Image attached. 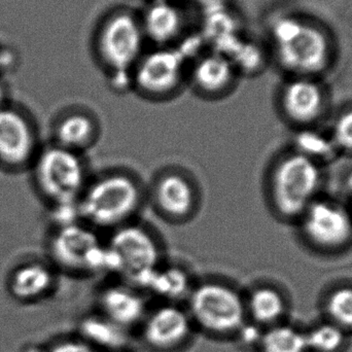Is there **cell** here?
Listing matches in <instances>:
<instances>
[{"label": "cell", "mask_w": 352, "mask_h": 352, "mask_svg": "<svg viewBox=\"0 0 352 352\" xmlns=\"http://www.w3.org/2000/svg\"><path fill=\"white\" fill-rule=\"evenodd\" d=\"M273 57L293 76L316 78L326 72L335 55L328 29L299 14L275 16L269 28Z\"/></svg>", "instance_id": "1"}, {"label": "cell", "mask_w": 352, "mask_h": 352, "mask_svg": "<svg viewBox=\"0 0 352 352\" xmlns=\"http://www.w3.org/2000/svg\"><path fill=\"white\" fill-rule=\"evenodd\" d=\"M146 45L140 14L131 8H113L98 23L94 55L118 92L131 89L132 72L148 50Z\"/></svg>", "instance_id": "2"}, {"label": "cell", "mask_w": 352, "mask_h": 352, "mask_svg": "<svg viewBox=\"0 0 352 352\" xmlns=\"http://www.w3.org/2000/svg\"><path fill=\"white\" fill-rule=\"evenodd\" d=\"M144 200V186L132 173L105 171L89 180L78 201V214L93 229L111 233L135 221Z\"/></svg>", "instance_id": "3"}, {"label": "cell", "mask_w": 352, "mask_h": 352, "mask_svg": "<svg viewBox=\"0 0 352 352\" xmlns=\"http://www.w3.org/2000/svg\"><path fill=\"white\" fill-rule=\"evenodd\" d=\"M109 273L125 277L129 285L146 289L162 265V246L146 226L133 221L118 228L105 240Z\"/></svg>", "instance_id": "4"}, {"label": "cell", "mask_w": 352, "mask_h": 352, "mask_svg": "<svg viewBox=\"0 0 352 352\" xmlns=\"http://www.w3.org/2000/svg\"><path fill=\"white\" fill-rule=\"evenodd\" d=\"M31 166L35 184L51 206L78 204L90 180L82 154L56 144L39 150Z\"/></svg>", "instance_id": "5"}, {"label": "cell", "mask_w": 352, "mask_h": 352, "mask_svg": "<svg viewBox=\"0 0 352 352\" xmlns=\"http://www.w3.org/2000/svg\"><path fill=\"white\" fill-rule=\"evenodd\" d=\"M52 263L72 274L109 273L105 240L82 221L55 227L49 240Z\"/></svg>", "instance_id": "6"}, {"label": "cell", "mask_w": 352, "mask_h": 352, "mask_svg": "<svg viewBox=\"0 0 352 352\" xmlns=\"http://www.w3.org/2000/svg\"><path fill=\"white\" fill-rule=\"evenodd\" d=\"M188 316L210 334H236L245 324V302L232 285L207 280L188 294Z\"/></svg>", "instance_id": "7"}, {"label": "cell", "mask_w": 352, "mask_h": 352, "mask_svg": "<svg viewBox=\"0 0 352 352\" xmlns=\"http://www.w3.org/2000/svg\"><path fill=\"white\" fill-rule=\"evenodd\" d=\"M190 60L178 45L148 49L132 72L131 89L150 100L173 98L188 82Z\"/></svg>", "instance_id": "8"}, {"label": "cell", "mask_w": 352, "mask_h": 352, "mask_svg": "<svg viewBox=\"0 0 352 352\" xmlns=\"http://www.w3.org/2000/svg\"><path fill=\"white\" fill-rule=\"evenodd\" d=\"M320 167L304 155H289L271 175L270 192L275 209L285 217L303 215L320 188Z\"/></svg>", "instance_id": "9"}, {"label": "cell", "mask_w": 352, "mask_h": 352, "mask_svg": "<svg viewBox=\"0 0 352 352\" xmlns=\"http://www.w3.org/2000/svg\"><path fill=\"white\" fill-rule=\"evenodd\" d=\"M199 190L194 180L177 169L163 171L151 190V200L157 212L173 223L192 219L199 208Z\"/></svg>", "instance_id": "10"}, {"label": "cell", "mask_w": 352, "mask_h": 352, "mask_svg": "<svg viewBox=\"0 0 352 352\" xmlns=\"http://www.w3.org/2000/svg\"><path fill=\"white\" fill-rule=\"evenodd\" d=\"M38 151L30 120L14 107H0V165L14 170L31 166Z\"/></svg>", "instance_id": "11"}, {"label": "cell", "mask_w": 352, "mask_h": 352, "mask_svg": "<svg viewBox=\"0 0 352 352\" xmlns=\"http://www.w3.org/2000/svg\"><path fill=\"white\" fill-rule=\"evenodd\" d=\"M239 74L226 54L213 50L195 56L188 65V82L206 99H219L235 88Z\"/></svg>", "instance_id": "12"}, {"label": "cell", "mask_w": 352, "mask_h": 352, "mask_svg": "<svg viewBox=\"0 0 352 352\" xmlns=\"http://www.w3.org/2000/svg\"><path fill=\"white\" fill-rule=\"evenodd\" d=\"M138 14L152 47H176L186 35L188 16L180 0H151Z\"/></svg>", "instance_id": "13"}, {"label": "cell", "mask_w": 352, "mask_h": 352, "mask_svg": "<svg viewBox=\"0 0 352 352\" xmlns=\"http://www.w3.org/2000/svg\"><path fill=\"white\" fill-rule=\"evenodd\" d=\"M307 237L322 248H339L352 237V219L346 209L331 201H316L304 212Z\"/></svg>", "instance_id": "14"}, {"label": "cell", "mask_w": 352, "mask_h": 352, "mask_svg": "<svg viewBox=\"0 0 352 352\" xmlns=\"http://www.w3.org/2000/svg\"><path fill=\"white\" fill-rule=\"evenodd\" d=\"M142 326V338L158 351H169L182 346L192 331L188 312L178 306L163 305L146 314Z\"/></svg>", "instance_id": "15"}, {"label": "cell", "mask_w": 352, "mask_h": 352, "mask_svg": "<svg viewBox=\"0 0 352 352\" xmlns=\"http://www.w3.org/2000/svg\"><path fill=\"white\" fill-rule=\"evenodd\" d=\"M99 306L102 316L126 330L144 322L148 314L144 296L129 283L105 287L99 295Z\"/></svg>", "instance_id": "16"}, {"label": "cell", "mask_w": 352, "mask_h": 352, "mask_svg": "<svg viewBox=\"0 0 352 352\" xmlns=\"http://www.w3.org/2000/svg\"><path fill=\"white\" fill-rule=\"evenodd\" d=\"M316 78L293 76L281 94L285 115L297 123H310L320 116L324 107V92Z\"/></svg>", "instance_id": "17"}, {"label": "cell", "mask_w": 352, "mask_h": 352, "mask_svg": "<svg viewBox=\"0 0 352 352\" xmlns=\"http://www.w3.org/2000/svg\"><path fill=\"white\" fill-rule=\"evenodd\" d=\"M98 138V123L86 111H69L55 126V144L80 154L92 148Z\"/></svg>", "instance_id": "18"}, {"label": "cell", "mask_w": 352, "mask_h": 352, "mask_svg": "<svg viewBox=\"0 0 352 352\" xmlns=\"http://www.w3.org/2000/svg\"><path fill=\"white\" fill-rule=\"evenodd\" d=\"M54 285V269L45 263L29 262L12 271L8 280V289L14 299L31 302L47 295Z\"/></svg>", "instance_id": "19"}, {"label": "cell", "mask_w": 352, "mask_h": 352, "mask_svg": "<svg viewBox=\"0 0 352 352\" xmlns=\"http://www.w3.org/2000/svg\"><path fill=\"white\" fill-rule=\"evenodd\" d=\"M126 329L111 322L102 314L87 316L80 324L82 340L98 351H123L128 342Z\"/></svg>", "instance_id": "20"}, {"label": "cell", "mask_w": 352, "mask_h": 352, "mask_svg": "<svg viewBox=\"0 0 352 352\" xmlns=\"http://www.w3.org/2000/svg\"><path fill=\"white\" fill-rule=\"evenodd\" d=\"M245 302L246 316H250L258 326L272 327L280 324L285 316V302L283 295L271 287H258L252 289Z\"/></svg>", "instance_id": "21"}, {"label": "cell", "mask_w": 352, "mask_h": 352, "mask_svg": "<svg viewBox=\"0 0 352 352\" xmlns=\"http://www.w3.org/2000/svg\"><path fill=\"white\" fill-rule=\"evenodd\" d=\"M146 289L167 299H178L192 291L190 276L184 269L163 264L155 271Z\"/></svg>", "instance_id": "22"}, {"label": "cell", "mask_w": 352, "mask_h": 352, "mask_svg": "<svg viewBox=\"0 0 352 352\" xmlns=\"http://www.w3.org/2000/svg\"><path fill=\"white\" fill-rule=\"evenodd\" d=\"M261 352H308L306 335L287 324L269 327L258 343Z\"/></svg>", "instance_id": "23"}, {"label": "cell", "mask_w": 352, "mask_h": 352, "mask_svg": "<svg viewBox=\"0 0 352 352\" xmlns=\"http://www.w3.org/2000/svg\"><path fill=\"white\" fill-rule=\"evenodd\" d=\"M305 335L308 349L314 352H340L347 341L346 331L329 320L316 324Z\"/></svg>", "instance_id": "24"}, {"label": "cell", "mask_w": 352, "mask_h": 352, "mask_svg": "<svg viewBox=\"0 0 352 352\" xmlns=\"http://www.w3.org/2000/svg\"><path fill=\"white\" fill-rule=\"evenodd\" d=\"M326 307L329 322L347 333L352 331V287H340L333 292Z\"/></svg>", "instance_id": "25"}, {"label": "cell", "mask_w": 352, "mask_h": 352, "mask_svg": "<svg viewBox=\"0 0 352 352\" xmlns=\"http://www.w3.org/2000/svg\"><path fill=\"white\" fill-rule=\"evenodd\" d=\"M300 154L308 157V158L318 163V159H326L332 154V148L335 146L332 140H328L324 136L318 133H306L300 135L298 138Z\"/></svg>", "instance_id": "26"}, {"label": "cell", "mask_w": 352, "mask_h": 352, "mask_svg": "<svg viewBox=\"0 0 352 352\" xmlns=\"http://www.w3.org/2000/svg\"><path fill=\"white\" fill-rule=\"evenodd\" d=\"M333 144L337 148L352 151V111L342 113L333 129Z\"/></svg>", "instance_id": "27"}, {"label": "cell", "mask_w": 352, "mask_h": 352, "mask_svg": "<svg viewBox=\"0 0 352 352\" xmlns=\"http://www.w3.org/2000/svg\"><path fill=\"white\" fill-rule=\"evenodd\" d=\"M31 352H98V351L85 342L84 340H68L57 343L49 349H43V351Z\"/></svg>", "instance_id": "28"}, {"label": "cell", "mask_w": 352, "mask_h": 352, "mask_svg": "<svg viewBox=\"0 0 352 352\" xmlns=\"http://www.w3.org/2000/svg\"><path fill=\"white\" fill-rule=\"evenodd\" d=\"M258 324H243L241 328L238 330L236 334L238 335L240 343L246 346H254V345H258L260 343L261 337L263 333L258 330Z\"/></svg>", "instance_id": "29"}, {"label": "cell", "mask_w": 352, "mask_h": 352, "mask_svg": "<svg viewBox=\"0 0 352 352\" xmlns=\"http://www.w3.org/2000/svg\"><path fill=\"white\" fill-rule=\"evenodd\" d=\"M4 98H6V91L3 87L0 85V107H4Z\"/></svg>", "instance_id": "30"}, {"label": "cell", "mask_w": 352, "mask_h": 352, "mask_svg": "<svg viewBox=\"0 0 352 352\" xmlns=\"http://www.w3.org/2000/svg\"><path fill=\"white\" fill-rule=\"evenodd\" d=\"M347 186L352 192V175H349V179H347Z\"/></svg>", "instance_id": "31"}, {"label": "cell", "mask_w": 352, "mask_h": 352, "mask_svg": "<svg viewBox=\"0 0 352 352\" xmlns=\"http://www.w3.org/2000/svg\"><path fill=\"white\" fill-rule=\"evenodd\" d=\"M192 1H195V0H192ZM196 1H200V0H196Z\"/></svg>", "instance_id": "32"}, {"label": "cell", "mask_w": 352, "mask_h": 352, "mask_svg": "<svg viewBox=\"0 0 352 352\" xmlns=\"http://www.w3.org/2000/svg\"><path fill=\"white\" fill-rule=\"evenodd\" d=\"M120 352H125V351H120Z\"/></svg>", "instance_id": "33"}]
</instances>
